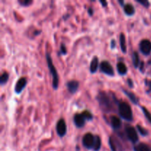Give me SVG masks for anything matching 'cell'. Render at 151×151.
<instances>
[{"instance_id": "6da1fadb", "label": "cell", "mask_w": 151, "mask_h": 151, "mask_svg": "<svg viewBox=\"0 0 151 151\" xmlns=\"http://www.w3.org/2000/svg\"><path fill=\"white\" fill-rule=\"evenodd\" d=\"M97 102L100 107L106 113H110L113 110V106L116 104L118 106L119 101L116 100L114 94H108L106 91H100L97 96Z\"/></svg>"}, {"instance_id": "7a4b0ae2", "label": "cell", "mask_w": 151, "mask_h": 151, "mask_svg": "<svg viewBox=\"0 0 151 151\" xmlns=\"http://www.w3.org/2000/svg\"><path fill=\"white\" fill-rule=\"evenodd\" d=\"M118 112L121 118L128 122H131L133 119V111L130 105L124 101H119L118 103Z\"/></svg>"}, {"instance_id": "3957f363", "label": "cell", "mask_w": 151, "mask_h": 151, "mask_svg": "<svg viewBox=\"0 0 151 151\" xmlns=\"http://www.w3.org/2000/svg\"><path fill=\"white\" fill-rule=\"evenodd\" d=\"M46 59H47V66L50 69V74H52V88L55 90H57L59 85V75L57 74L55 67L53 64L52 60V57L49 52H46Z\"/></svg>"}, {"instance_id": "277c9868", "label": "cell", "mask_w": 151, "mask_h": 151, "mask_svg": "<svg viewBox=\"0 0 151 151\" xmlns=\"http://www.w3.org/2000/svg\"><path fill=\"white\" fill-rule=\"evenodd\" d=\"M125 134L128 139L133 144H136L139 142V136L136 128L131 125H127L125 127Z\"/></svg>"}, {"instance_id": "5b68a950", "label": "cell", "mask_w": 151, "mask_h": 151, "mask_svg": "<svg viewBox=\"0 0 151 151\" xmlns=\"http://www.w3.org/2000/svg\"><path fill=\"white\" fill-rule=\"evenodd\" d=\"M94 140H95V135H93L91 133H87L83 136L82 143L83 145L89 150H92L94 147Z\"/></svg>"}, {"instance_id": "8992f818", "label": "cell", "mask_w": 151, "mask_h": 151, "mask_svg": "<svg viewBox=\"0 0 151 151\" xmlns=\"http://www.w3.org/2000/svg\"><path fill=\"white\" fill-rule=\"evenodd\" d=\"M100 69L101 72L103 74H106L110 77H113L114 76V71H113V68L112 67L111 64L107 61V60H103L100 63Z\"/></svg>"}, {"instance_id": "52a82bcc", "label": "cell", "mask_w": 151, "mask_h": 151, "mask_svg": "<svg viewBox=\"0 0 151 151\" xmlns=\"http://www.w3.org/2000/svg\"><path fill=\"white\" fill-rule=\"evenodd\" d=\"M56 132L58 136L64 137L67 132V126L64 119H60L56 124Z\"/></svg>"}, {"instance_id": "ba28073f", "label": "cell", "mask_w": 151, "mask_h": 151, "mask_svg": "<svg viewBox=\"0 0 151 151\" xmlns=\"http://www.w3.org/2000/svg\"><path fill=\"white\" fill-rule=\"evenodd\" d=\"M139 50L144 55H149L151 53V41L148 39H142L139 43Z\"/></svg>"}, {"instance_id": "9c48e42d", "label": "cell", "mask_w": 151, "mask_h": 151, "mask_svg": "<svg viewBox=\"0 0 151 151\" xmlns=\"http://www.w3.org/2000/svg\"><path fill=\"white\" fill-rule=\"evenodd\" d=\"M27 83V80L26 77H21L17 80L16 83L15 85V87H14V91H15L16 94H21L23 91V90L24 89V88L26 87Z\"/></svg>"}, {"instance_id": "30bf717a", "label": "cell", "mask_w": 151, "mask_h": 151, "mask_svg": "<svg viewBox=\"0 0 151 151\" xmlns=\"http://www.w3.org/2000/svg\"><path fill=\"white\" fill-rule=\"evenodd\" d=\"M86 119L83 117L82 113H75L73 117V122L75 126L78 128H81L84 127L85 124H86Z\"/></svg>"}, {"instance_id": "8fae6325", "label": "cell", "mask_w": 151, "mask_h": 151, "mask_svg": "<svg viewBox=\"0 0 151 151\" xmlns=\"http://www.w3.org/2000/svg\"><path fill=\"white\" fill-rule=\"evenodd\" d=\"M67 87L68 91L71 94H74L77 92L79 88V82L77 80H72L67 83Z\"/></svg>"}, {"instance_id": "7c38bea8", "label": "cell", "mask_w": 151, "mask_h": 151, "mask_svg": "<svg viewBox=\"0 0 151 151\" xmlns=\"http://www.w3.org/2000/svg\"><path fill=\"white\" fill-rule=\"evenodd\" d=\"M99 66H100L99 65V58L97 56H94V57H92L91 61L90 67H89L90 72L91 73V74H94V73L97 72Z\"/></svg>"}, {"instance_id": "4fadbf2b", "label": "cell", "mask_w": 151, "mask_h": 151, "mask_svg": "<svg viewBox=\"0 0 151 151\" xmlns=\"http://www.w3.org/2000/svg\"><path fill=\"white\" fill-rule=\"evenodd\" d=\"M123 91L128 97L129 100L132 102L134 105H138L139 103V99L134 93L131 92L130 91H128L126 89H123Z\"/></svg>"}, {"instance_id": "5bb4252c", "label": "cell", "mask_w": 151, "mask_h": 151, "mask_svg": "<svg viewBox=\"0 0 151 151\" xmlns=\"http://www.w3.org/2000/svg\"><path fill=\"white\" fill-rule=\"evenodd\" d=\"M111 125L114 130H118L122 126V121L120 118L116 116H112L111 117Z\"/></svg>"}, {"instance_id": "9a60e30c", "label": "cell", "mask_w": 151, "mask_h": 151, "mask_svg": "<svg viewBox=\"0 0 151 151\" xmlns=\"http://www.w3.org/2000/svg\"><path fill=\"white\" fill-rule=\"evenodd\" d=\"M123 10H124L125 14L126 16H132L136 13V10H135L134 6L130 3L125 4L124 8H123Z\"/></svg>"}, {"instance_id": "2e32d148", "label": "cell", "mask_w": 151, "mask_h": 151, "mask_svg": "<svg viewBox=\"0 0 151 151\" xmlns=\"http://www.w3.org/2000/svg\"><path fill=\"white\" fill-rule=\"evenodd\" d=\"M116 69H117L118 73L120 75H125L128 73V68L125 64L123 62H118L116 64Z\"/></svg>"}, {"instance_id": "e0dca14e", "label": "cell", "mask_w": 151, "mask_h": 151, "mask_svg": "<svg viewBox=\"0 0 151 151\" xmlns=\"http://www.w3.org/2000/svg\"><path fill=\"white\" fill-rule=\"evenodd\" d=\"M119 44L122 52L124 54L127 52V44H126V38L124 33H121L119 35Z\"/></svg>"}, {"instance_id": "ac0fdd59", "label": "cell", "mask_w": 151, "mask_h": 151, "mask_svg": "<svg viewBox=\"0 0 151 151\" xmlns=\"http://www.w3.org/2000/svg\"><path fill=\"white\" fill-rule=\"evenodd\" d=\"M134 151H151L150 147L145 143H139L133 147Z\"/></svg>"}, {"instance_id": "d6986e66", "label": "cell", "mask_w": 151, "mask_h": 151, "mask_svg": "<svg viewBox=\"0 0 151 151\" xmlns=\"http://www.w3.org/2000/svg\"><path fill=\"white\" fill-rule=\"evenodd\" d=\"M132 61H133V67L135 68H138L140 65V60H139V53L136 51L133 52V54H132Z\"/></svg>"}, {"instance_id": "ffe728a7", "label": "cell", "mask_w": 151, "mask_h": 151, "mask_svg": "<svg viewBox=\"0 0 151 151\" xmlns=\"http://www.w3.org/2000/svg\"><path fill=\"white\" fill-rule=\"evenodd\" d=\"M101 138H100L98 135H95V140H94V147H93V150L99 151L100 150V148H101Z\"/></svg>"}, {"instance_id": "44dd1931", "label": "cell", "mask_w": 151, "mask_h": 151, "mask_svg": "<svg viewBox=\"0 0 151 151\" xmlns=\"http://www.w3.org/2000/svg\"><path fill=\"white\" fill-rule=\"evenodd\" d=\"M8 80H9V74L7 72H4L0 76V84H1V86H4L5 84H6Z\"/></svg>"}, {"instance_id": "7402d4cb", "label": "cell", "mask_w": 151, "mask_h": 151, "mask_svg": "<svg viewBox=\"0 0 151 151\" xmlns=\"http://www.w3.org/2000/svg\"><path fill=\"white\" fill-rule=\"evenodd\" d=\"M136 130H138V132H139V133H140L142 136H147L149 135V132L147 131V130H146L145 128H143L142 126H141L140 125H139V124L136 125Z\"/></svg>"}, {"instance_id": "603a6c76", "label": "cell", "mask_w": 151, "mask_h": 151, "mask_svg": "<svg viewBox=\"0 0 151 151\" xmlns=\"http://www.w3.org/2000/svg\"><path fill=\"white\" fill-rule=\"evenodd\" d=\"M81 113L83 114V117L85 118V119H86V121H91L94 119L93 114L91 113L90 111H83Z\"/></svg>"}, {"instance_id": "cb8c5ba5", "label": "cell", "mask_w": 151, "mask_h": 151, "mask_svg": "<svg viewBox=\"0 0 151 151\" xmlns=\"http://www.w3.org/2000/svg\"><path fill=\"white\" fill-rule=\"evenodd\" d=\"M142 112H143L144 115H145V116L146 117V119H147L148 122H149V123L151 124V113H150V112L149 111H148L147 109L145 107V106H142Z\"/></svg>"}, {"instance_id": "d4e9b609", "label": "cell", "mask_w": 151, "mask_h": 151, "mask_svg": "<svg viewBox=\"0 0 151 151\" xmlns=\"http://www.w3.org/2000/svg\"><path fill=\"white\" fill-rule=\"evenodd\" d=\"M108 144H109V146H110L111 150L116 151V145H115L114 140H113V139L112 136H110V137H109Z\"/></svg>"}, {"instance_id": "484cf974", "label": "cell", "mask_w": 151, "mask_h": 151, "mask_svg": "<svg viewBox=\"0 0 151 151\" xmlns=\"http://www.w3.org/2000/svg\"><path fill=\"white\" fill-rule=\"evenodd\" d=\"M19 5L23 7H28L33 4V0H18Z\"/></svg>"}, {"instance_id": "4316f807", "label": "cell", "mask_w": 151, "mask_h": 151, "mask_svg": "<svg viewBox=\"0 0 151 151\" xmlns=\"http://www.w3.org/2000/svg\"><path fill=\"white\" fill-rule=\"evenodd\" d=\"M67 50L65 44H64V43H61L60 45V54L64 55H67Z\"/></svg>"}, {"instance_id": "83f0119b", "label": "cell", "mask_w": 151, "mask_h": 151, "mask_svg": "<svg viewBox=\"0 0 151 151\" xmlns=\"http://www.w3.org/2000/svg\"><path fill=\"white\" fill-rule=\"evenodd\" d=\"M136 2L140 5H142V6H144L145 8H149L150 6V3L148 2L147 0H136Z\"/></svg>"}, {"instance_id": "f1b7e54d", "label": "cell", "mask_w": 151, "mask_h": 151, "mask_svg": "<svg viewBox=\"0 0 151 151\" xmlns=\"http://www.w3.org/2000/svg\"><path fill=\"white\" fill-rule=\"evenodd\" d=\"M145 85H146V86L148 87L149 91L151 93V80H147L146 79V80H145Z\"/></svg>"}, {"instance_id": "f546056e", "label": "cell", "mask_w": 151, "mask_h": 151, "mask_svg": "<svg viewBox=\"0 0 151 151\" xmlns=\"http://www.w3.org/2000/svg\"><path fill=\"white\" fill-rule=\"evenodd\" d=\"M127 82H128V86L130 88V89L133 88V86H134V84H133V80H132V79L128 78Z\"/></svg>"}, {"instance_id": "4dcf8cb0", "label": "cell", "mask_w": 151, "mask_h": 151, "mask_svg": "<svg viewBox=\"0 0 151 151\" xmlns=\"http://www.w3.org/2000/svg\"><path fill=\"white\" fill-rule=\"evenodd\" d=\"M94 9H93V8H91V7H89V9H88V13H89V15L90 16H92L93 15H94Z\"/></svg>"}, {"instance_id": "1f68e13d", "label": "cell", "mask_w": 151, "mask_h": 151, "mask_svg": "<svg viewBox=\"0 0 151 151\" xmlns=\"http://www.w3.org/2000/svg\"><path fill=\"white\" fill-rule=\"evenodd\" d=\"M116 41H115V40L112 39L111 41V49H114L115 47H116Z\"/></svg>"}, {"instance_id": "d6a6232c", "label": "cell", "mask_w": 151, "mask_h": 151, "mask_svg": "<svg viewBox=\"0 0 151 151\" xmlns=\"http://www.w3.org/2000/svg\"><path fill=\"white\" fill-rule=\"evenodd\" d=\"M100 3L101 4L102 6H103V8H106V7H107L108 5V2H106V1H104V0H100Z\"/></svg>"}, {"instance_id": "836d02e7", "label": "cell", "mask_w": 151, "mask_h": 151, "mask_svg": "<svg viewBox=\"0 0 151 151\" xmlns=\"http://www.w3.org/2000/svg\"><path fill=\"white\" fill-rule=\"evenodd\" d=\"M139 69H140V72H144V62H141L140 65H139Z\"/></svg>"}, {"instance_id": "e575fe53", "label": "cell", "mask_w": 151, "mask_h": 151, "mask_svg": "<svg viewBox=\"0 0 151 151\" xmlns=\"http://www.w3.org/2000/svg\"><path fill=\"white\" fill-rule=\"evenodd\" d=\"M118 3H119V5H121V6H122V7H123V8H124L125 5V4L124 0H119V1H118Z\"/></svg>"}]
</instances>
